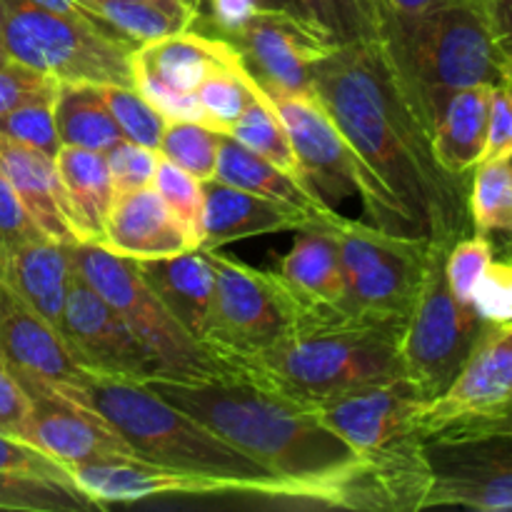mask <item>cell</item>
Masks as SVG:
<instances>
[{
	"label": "cell",
	"instance_id": "94428289",
	"mask_svg": "<svg viewBox=\"0 0 512 512\" xmlns=\"http://www.w3.org/2000/svg\"><path fill=\"white\" fill-rule=\"evenodd\" d=\"M0 358H3V355H0Z\"/></svg>",
	"mask_w": 512,
	"mask_h": 512
},
{
	"label": "cell",
	"instance_id": "ab89813d",
	"mask_svg": "<svg viewBox=\"0 0 512 512\" xmlns=\"http://www.w3.org/2000/svg\"><path fill=\"white\" fill-rule=\"evenodd\" d=\"M153 188L168 205L170 213L185 225L200 248V235H203V215H205V183L185 173L175 163L160 155L158 170H155Z\"/></svg>",
	"mask_w": 512,
	"mask_h": 512
},
{
	"label": "cell",
	"instance_id": "9c48e42d",
	"mask_svg": "<svg viewBox=\"0 0 512 512\" xmlns=\"http://www.w3.org/2000/svg\"><path fill=\"white\" fill-rule=\"evenodd\" d=\"M448 250V243L433 240L423 285L400 335L403 378L425 400L448 390L488 325L473 303H463L450 290L445 278Z\"/></svg>",
	"mask_w": 512,
	"mask_h": 512
},
{
	"label": "cell",
	"instance_id": "9f6ffc18",
	"mask_svg": "<svg viewBox=\"0 0 512 512\" xmlns=\"http://www.w3.org/2000/svg\"><path fill=\"white\" fill-rule=\"evenodd\" d=\"M260 5H263V8H268V10H285V13L305 15L298 0H260Z\"/></svg>",
	"mask_w": 512,
	"mask_h": 512
},
{
	"label": "cell",
	"instance_id": "6125c7cd",
	"mask_svg": "<svg viewBox=\"0 0 512 512\" xmlns=\"http://www.w3.org/2000/svg\"><path fill=\"white\" fill-rule=\"evenodd\" d=\"M0 55H3V53H0Z\"/></svg>",
	"mask_w": 512,
	"mask_h": 512
},
{
	"label": "cell",
	"instance_id": "681fc988",
	"mask_svg": "<svg viewBox=\"0 0 512 512\" xmlns=\"http://www.w3.org/2000/svg\"><path fill=\"white\" fill-rule=\"evenodd\" d=\"M50 83H55V78L0 55V118L33 95L43 93Z\"/></svg>",
	"mask_w": 512,
	"mask_h": 512
},
{
	"label": "cell",
	"instance_id": "8992f818",
	"mask_svg": "<svg viewBox=\"0 0 512 512\" xmlns=\"http://www.w3.org/2000/svg\"><path fill=\"white\" fill-rule=\"evenodd\" d=\"M93 18L0 0V53L60 83L133 85V50Z\"/></svg>",
	"mask_w": 512,
	"mask_h": 512
},
{
	"label": "cell",
	"instance_id": "8d00e7d4",
	"mask_svg": "<svg viewBox=\"0 0 512 512\" xmlns=\"http://www.w3.org/2000/svg\"><path fill=\"white\" fill-rule=\"evenodd\" d=\"M223 133L208 128L203 123L190 120H168L158 153L198 178L200 183H210L218 173V155Z\"/></svg>",
	"mask_w": 512,
	"mask_h": 512
},
{
	"label": "cell",
	"instance_id": "f5cc1de1",
	"mask_svg": "<svg viewBox=\"0 0 512 512\" xmlns=\"http://www.w3.org/2000/svg\"><path fill=\"white\" fill-rule=\"evenodd\" d=\"M495 45L512 65V0H478Z\"/></svg>",
	"mask_w": 512,
	"mask_h": 512
},
{
	"label": "cell",
	"instance_id": "f6af8a7d",
	"mask_svg": "<svg viewBox=\"0 0 512 512\" xmlns=\"http://www.w3.org/2000/svg\"><path fill=\"white\" fill-rule=\"evenodd\" d=\"M473 305L485 323H512V255L488 265L475 288Z\"/></svg>",
	"mask_w": 512,
	"mask_h": 512
},
{
	"label": "cell",
	"instance_id": "6f0895ef",
	"mask_svg": "<svg viewBox=\"0 0 512 512\" xmlns=\"http://www.w3.org/2000/svg\"><path fill=\"white\" fill-rule=\"evenodd\" d=\"M185 5H188L190 10H193V13H203V0H183Z\"/></svg>",
	"mask_w": 512,
	"mask_h": 512
},
{
	"label": "cell",
	"instance_id": "6da1fadb",
	"mask_svg": "<svg viewBox=\"0 0 512 512\" xmlns=\"http://www.w3.org/2000/svg\"><path fill=\"white\" fill-rule=\"evenodd\" d=\"M313 95L393 203L408 235L453 245L470 230V183L433 153L428 128L405 100L378 40L338 43L313 68Z\"/></svg>",
	"mask_w": 512,
	"mask_h": 512
},
{
	"label": "cell",
	"instance_id": "9a60e30c",
	"mask_svg": "<svg viewBox=\"0 0 512 512\" xmlns=\"http://www.w3.org/2000/svg\"><path fill=\"white\" fill-rule=\"evenodd\" d=\"M260 88L268 93H313V68L335 48V40L305 15L260 8L230 33Z\"/></svg>",
	"mask_w": 512,
	"mask_h": 512
},
{
	"label": "cell",
	"instance_id": "7c38bea8",
	"mask_svg": "<svg viewBox=\"0 0 512 512\" xmlns=\"http://www.w3.org/2000/svg\"><path fill=\"white\" fill-rule=\"evenodd\" d=\"M213 268V318L208 350L223 360L260 353L298 325L293 298L275 270L255 268L220 248L200 250Z\"/></svg>",
	"mask_w": 512,
	"mask_h": 512
},
{
	"label": "cell",
	"instance_id": "7bdbcfd3",
	"mask_svg": "<svg viewBox=\"0 0 512 512\" xmlns=\"http://www.w3.org/2000/svg\"><path fill=\"white\" fill-rule=\"evenodd\" d=\"M158 158V150H150L145 148V145L133 143V140H118V143L105 153L115 195L150 188L155 180V170H158Z\"/></svg>",
	"mask_w": 512,
	"mask_h": 512
},
{
	"label": "cell",
	"instance_id": "74e56055",
	"mask_svg": "<svg viewBox=\"0 0 512 512\" xmlns=\"http://www.w3.org/2000/svg\"><path fill=\"white\" fill-rule=\"evenodd\" d=\"M60 80L50 83L43 93L33 95L30 100L20 103L10 113L0 118V135L20 140L25 145L53 155L60 150L58 125H55V98H58Z\"/></svg>",
	"mask_w": 512,
	"mask_h": 512
},
{
	"label": "cell",
	"instance_id": "f1b7e54d",
	"mask_svg": "<svg viewBox=\"0 0 512 512\" xmlns=\"http://www.w3.org/2000/svg\"><path fill=\"white\" fill-rule=\"evenodd\" d=\"M55 165H58L60 180H63L65 193L75 210L80 238L83 243L100 245L105 220H108L115 200L105 153L75 148V145H60V150L55 153Z\"/></svg>",
	"mask_w": 512,
	"mask_h": 512
},
{
	"label": "cell",
	"instance_id": "11a10c76",
	"mask_svg": "<svg viewBox=\"0 0 512 512\" xmlns=\"http://www.w3.org/2000/svg\"><path fill=\"white\" fill-rule=\"evenodd\" d=\"M140 3L158 5V8L168 10V13H173V15H180V18H185L188 23H193V25L198 23V18H200V15L193 13V10H190L183 0H140Z\"/></svg>",
	"mask_w": 512,
	"mask_h": 512
},
{
	"label": "cell",
	"instance_id": "816d5d0a",
	"mask_svg": "<svg viewBox=\"0 0 512 512\" xmlns=\"http://www.w3.org/2000/svg\"><path fill=\"white\" fill-rule=\"evenodd\" d=\"M210 5V15H213L215 28L220 30V38H228L230 33L248 23L263 5L260 0H203V5Z\"/></svg>",
	"mask_w": 512,
	"mask_h": 512
},
{
	"label": "cell",
	"instance_id": "30bf717a",
	"mask_svg": "<svg viewBox=\"0 0 512 512\" xmlns=\"http://www.w3.org/2000/svg\"><path fill=\"white\" fill-rule=\"evenodd\" d=\"M415 433L430 440L512 435V323H488L460 373L425 400Z\"/></svg>",
	"mask_w": 512,
	"mask_h": 512
},
{
	"label": "cell",
	"instance_id": "8fae6325",
	"mask_svg": "<svg viewBox=\"0 0 512 512\" xmlns=\"http://www.w3.org/2000/svg\"><path fill=\"white\" fill-rule=\"evenodd\" d=\"M268 95L273 100L275 110H278L280 120H283L285 130H288L305 183L330 208L358 195L373 225L390 230V233L408 235L403 220L395 213L393 203L373 183L368 170L363 168L353 148L345 143L338 125L333 123V118H330L320 100L313 93Z\"/></svg>",
	"mask_w": 512,
	"mask_h": 512
},
{
	"label": "cell",
	"instance_id": "e0dca14e",
	"mask_svg": "<svg viewBox=\"0 0 512 512\" xmlns=\"http://www.w3.org/2000/svg\"><path fill=\"white\" fill-rule=\"evenodd\" d=\"M68 473L73 483L100 508L110 503H140V500L168 498V495H260V498L288 500V490L280 485L188 473L140 458L73 465Z\"/></svg>",
	"mask_w": 512,
	"mask_h": 512
},
{
	"label": "cell",
	"instance_id": "ffe728a7",
	"mask_svg": "<svg viewBox=\"0 0 512 512\" xmlns=\"http://www.w3.org/2000/svg\"><path fill=\"white\" fill-rule=\"evenodd\" d=\"M0 355L10 370L28 373L58 390H73L88 378L73 360L63 335L38 310L30 308L0 278Z\"/></svg>",
	"mask_w": 512,
	"mask_h": 512
},
{
	"label": "cell",
	"instance_id": "d6986e66",
	"mask_svg": "<svg viewBox=\"0 0 512 512\" xmlns=\"http://www.w3.org/2000/svg\"><path fill=\"white\" fill-rule=\"evenodd\" d=\"M425 398L405 378L365 385L310 405V413L343 438L358 455L373 453L403 435L415 433Z\"/></svg>",
	"mask_w": 512,
	"mask_h": 512
},
{
	"label": "cell",
	"instance_id": "7402d4cb",
	"mask_svg": "<svg viewBox=\"0 0 512 512\" xmlns=\"http://www.w3.org/2000/svg\"><path fill=\"white\" fill-rule=\"evenodd\" d=\"M340 213L320 215L303 208H290L278 200L248 193L235 185L210 180L205 183V215L200 250L223 248L238 240L260 238V235L283 233V230H305L313 225L335 223Z\"/></svg>",
	"mask_w": 512,
	"mask_h": 512
},
{
	"label": "cell",
	"instance_id": "c3c4849f",
	"mask_svg": "<svg viewBox=\"0 0 512 512\" xmlns=\"http://www.w3.org/2000/svg\"><path fill=\"white\" fill-rule=\"evenodd\" d=\"M30 420H33V405L28 393L8 363L0 358V430L28 443Z\"/></svg>",
	"mask_w": 512,
	"mask_h": 512
},
{
	"label": "cell",
	"instance_id": "3957f363",
	"mask_svg": "<svg viewBox=\"0 0 512 512\" xmlns=\"http://www.w3.org/2000/svg\"><path fill=\"white\" fill-rule=\"evenodd\" d=\"M405 320L385 323H310L260 353L223 360L225 370L273 390L293 403H320L365 385L403 378L400 335Z\"/></svg>",
	"mask_w": 512,
	"mask_h": 512
},
{
	"label": "cell",
	"instance_id": "7a4b0ae2",
	"mask_svg": "<svg viewBox=\"0 0 512 512\" xmlns=\"http://www.w3.org/2000/svg\"><path fill=\"white\" fill-rule=\"evenodd\" d=\"M153 393L213 430L250 460L298 490V500L323 505L328 485L358 458L310 410L240 375L145 380Z\"/></svg>",
	"mask_w": 512,
	"mask_h": 512
},
{
	"label": "cell",
	"instance_id": "836d02e7",
	"mask_svg": "<svg viewBox=\"0 0 512 512\" xmlns=\"http://www.w3.org/2000/svg\"><path fill=\"white\" fill-rule=\"evenodd\" d=\"M78 3L103 28L133 45H143L148 40L193 28V23L180 15L168 13L158 5L140 3V0H78Z\"/></svg>",
	"mask_w": 512,
	"mask_h": 512
},
{
	"label": "cell",
	"instance_id": "680465c9",
	"mask_svg": "<svg viewBox=\"0 0 512 512\" xmlns=\"http://www.w3.org/2000/svg\"><path fill=\"white\" fill-rule=\"evenodd\" d=\"M505 250H508V255H512V245H508V248H505Z\"/></svg>",
	"mask_w": 512,
	"mask_h": 512
},
{
	"label": "cell",
	"instance_id": "e575fe53",
	"mask_svg": "<svg viewBox=\"0 0 512 512\" xmlns=\"http://www.w3.org/2000/svg\"><path fill=\"white\" fill-rule=\"evenodd\" d=\"M255 88H258V80L250 73L243 58L213 70L195 93L200 108H203L205 125L218 130V133L230 135L233 125L238 123L243 110L248 108L250 98L255 95Z\"/></svg>",
	"mask_w": 512,
	"mask_h": 512
},
{
	"label": "cell",
	"instance_id": "bcb514c9",
	"mask_svg": "<svg viewBox=\"0 0 512 512\" xmlns=\"http://www.w3.org/2000/svg\"><path fill=\"white\" fill-rule=\"evenodd\" d=\"M38 238H45V235L40 233L35 220L30 218L25 205L20 203L13 185L8 183V178L0 170V270H3V263L8 260L10 253Z\"/></svg>",
	"mask_w": 512,
	"mask_h": 512
},
{
	"label": "cell",
	"instance_id": "1f68e13d",
	"mask_svg": "<svg viewBox=\"0 0 512 512\" xmlns=\"http://www.w3.org/2000/svg\"><path fill=\"white\" fill-rule=\"evenodd\" d=\"M470 228L480 235H500L512 245V165L510 160H483L468 188Z\"/></svg>",
	"mask_w": 512,
	"mask_h": 512
},
{
	"label": "cell",
	"instance_id": "cb8c5ba5",
	"mask_svg": "<svg viewBox=\"0 0 512 512\" xmlns=\"http://www.w3.org/2000/svg\"><path fill=\"white\" fill-rule=\"evenodd\" d=\"M100 245L130 260L173 258L200 250L153 185L115 195Z\"/></svg>",
	"mask_w": 512,
	"mask_h": 512
},
{
	"label": "cell",
	"instance_id": "277c9868",
	"mask_svg": "<svg viewBox=\"0 0 512 512\" xmlns=\"http://www.w3.org/2000/svg\"><path fill=\"white\" fill-rule=\"evenodd\" d=\"M375 40L420 123L433 133L445 103L475 85H498L508 60L478 3L375 23Z\"/></svg>",
	"mask_w": 512,
	"mask_h": 512
},
{
	"label": "cell",
	"instance_id": "ac0fdd59",
	"mask_svg": "<svg viewBox=\"0 0 512 512\" xmlns=\"http://www.w3.org/2000/svg\"><path fill=\"white\" fill-rule=\"evenodd\" d=\"M13 375L20 380L33 405L28 443L53 455L60 465L73 468L98 460L135 458L130 445L98 413L65 398L60 390L33 375L18 370H13Z\"/></svg>",
	"mask_w": 512,
	"mask_h": 512
},
{
	"label": "cell",
	"instance_id": "5bb4252c",
	"mask_svg": "<svg viewBox=\"0 0 512 512\" xmlns=\"http://www.w3.org/2000/svg\"><path fill=\"white\" fill-rule=\"evenodd\" d=\"M433 470L425 440L408 433L373 453H363L328 485L323 505L365 512L425 510Z\"/></svg>",
	"mask_w": 512,
	"mask_h": 512
},
{
	"label": "cell",
	"instance_id": "2e32d148",
	"mask_svg": "<svg viewBox=\"0 0 512 512\" xmlns=\"http://www.w3.org/2000/svg\"><path fill=\"white\" fill-rule=\"evenodd\" d=\"M425 450L433 470L425 510H512V435L430 440Z\"/></svg>",
	"mask_w": 512,
	"mask_h": 512
},
{
	"label": "cell",
	"instance_id": "f546056e",
	"mask_svg": "<svg viewBox=\"0 0 512 512\" xmlns=\"http://www.w3.org/2000/svg\"><path fill=\"white\" fill-rule=\"evenodd\" d=\"M215 180L243 188L248 193L263 195V198L278 200V203L290 205V208H303L320 215L335 213V208H330L308 183L285 173L278 165L268 163V160L255 155L253 150L240 145L230 135H223V143H220Z\"/></svg>",
	"mask_w": 512,
	"mask_h": 512
},
{
	"label": "cell",
	"instance_id": "60d3db41",
	"mask_svg": "<svg viewBox=\"0 0 512 512\" xmlns=\"http://www.w3.org/2000/svg\"><path fill=\"white\" fill-rule=\"evenodd\" d=\"M495 260V243L488 235H463L450 245L445 255V278L455 298L473 303L475 288L485 275L488 265Z\"/></svg>",
	"mask_w": 512,
	"mask_h": 512
},
{
	"label": "cell",
	"instance_id": "44dd1931",
	"mask_svg": "<svg viewBox=\"0 0 512 512\" xmlns=\"http://www.w3.org/2000/svg\"><path fill=\"white\" fill-rule=\"evenodd\" d=\"M330 225H313L300 233L293 248L278 260V278L293 298L298 325L348 320L340 313L345 280L338 240Z\"/></svg>",
	"mask_w": 512,
	"mask_h": 512
},
{
	"label": "cell",
	"instance_id": "52a82bcc",
	"mask_svg": "<svg viewBox=\"0 0 512 512\" xmlns=\"http://www.w3.org/2000/svg\"><path fill=\"white\" fill-rule=\"evenodd\" d=\"M343 265V318L355 323L408 320L423 285L433 240L390 233L340 215L333 225Z\"/></svg>",
	"mask_w": 512,
	"mask_h": 512
},
{
	"label": "cell",
	"instance_id": "603a6c76",
	"mask_svg": "<svg viewBox=\"0 0 512 512\" xmlns=\"http://www.w3.org/2000/svg\"><path fill=\"white\" fill-rule=\"evenodd\" d=\"M0 170L45 238L63 245L83 243L53 155L0 135Z\"/></svg>",
	"mask_w": 512,
	"mask_h": 512
},
{
	"label": "cell",
	"instance_id": "db71d44e",
	"mask_svg": "<svg viewBox=\"0 0 512 512\" xmlns=\"http://www.w3.org/2000/svg\"><path fill=\"white\" fill-rule=\"evenodd\" d=\"M35 5H43V8L55 10V13H65V15H78V18H90L88 10L78 3V0H30Z\"/></svg>",
	"mask_w": 512,
	"mask_h": 512
},
{
	"label": "cell",
	"instance_id": "d590c367",
	"mask_svg": "<svg viewBox=\"0 0 512 512\" xmlns=\"http://www.w3.org/2000/svg\"><path fill=\"white\" fill-rule=\"evenodd\" d=\"M0 510L80 512L103 508L73 483L28 475H0Z\"/></svg>",
	"mask_w": 512,
	"mask_h": 512
},
{
	"label": "cell",
	"instance_id": "4fadbf2b",
	"mask_svg": "<svg viewBox=\"0 0 512 512\" xmlns=\"http://www.w3.org/2000/svg\"><path fill=\"white\" fill-rule=\"evenodd\" d=\"M58 330L75 363L95 378L145 383L160 375L158 363L118 313L75 273L65 295Z\"/></svg>",
	"mask_w": 512,
	"mask_h": 512
},
{
	"label": "cell",
	"instance_id": "7dc6e473",
	"mask_svg": "<svg viewBox=\"0 0 512 512\" xmlns=\"http://www.w3.org/2000/svg\"><path fill=\"white\" fill-rule=\"evenodd\" d=\"M512 158V65L508 63L505 78L493 85L490 93V120L488 145L483 160H510Z\"/></svg>",
	"mask_w": 512,
	"mask_h": 512
},
{
	"label": "cell",
	"instance_id": "f907efd6",
	"mask_svg": "<svg viewBox=\"0 0 512 512\" xmlns=\"http://www.w3.org/2000/svg\"><path fill=\"white\" fill-rule=\"evenodd\" d=\"M465 3H478V0H363V8L368 13L370 25H373L375 38V23H380L385 18H410V15H423L430 13V10Z\"/></svg>",
	"mask_w": 512,
	"mask_h": 512
},
{
	"label": "cell",
	"instance_id": "f35d334b",
	"mask_svg": "<svg viewBox=\"0 0 512 512\" xmlns=\"http://www.w3.org/2000/svg\"><path fill=\"white\" fill-rule=\"evenodd\" d=\"M100 95H103L105 105H108L110 115L118 123L120 133L125 140H133V143L145 145L150 150L160 148V140H163L165 123L168 120L133 88V85H98Z\"/></svg>",
	"mask_w": 512,
	"mask_h": 512
},
{
	"label": "cell",
	"instance_id": "d6a6232c",
	"mask_svg": "<svg viewBox=\"0 0 512 512\" xmlns=\"http://www.w3.org/2000/svg\"><path fill=\"white\" fill-rule=\"evenodd\" d=\"M230 138H235L240 145L253 150L255 155L265 158L268 163L278 165L285 173L303 180L298 155H295L293 143H290L288 130H285L273 100H270V95L260 88V83L258 88H255V95L250 98L248 108L243 110L238 123L230 130Z\"/></svg>",
	"mask_w": 512,
	"mask_h": 512
},
{
	"label": "cell",
	"instance_id": "91938a15",
	"mask_svg": "<svg viewBox=\"0 0 512 512\" xmlns=\"http://www.w3.org/2000/svg\"><path fill=\"white\" fill-rule=\"evenodd\" d=\"M510 165H512V158H510Z\"/></svg>",
	"mask_w": 512,
	"mask_h": 512
},
{
	"label": "cell",
	"instance_id": "d4e9b609",
	"mask_svg": "<svg viewBox=\"0 0 512 512\" xmlns=\"http://www.w3.org/2000/svg\"><path fill=\"white\" fill-rule=\"evenodd\" d=\"M243 55L230 40L188 28L138 45L133 50V85L150 83L175 95H195L213 70Z\"/></svg>",
	"mask_w": 512,
	"mask_h": 512
},
{
	"label": "cell",
	"instance_id": "4316f807",
	"mask_svg": "<svg viewBox=\"0 0 512 512\" xmlns=\"http://www.w3.org/2000/svg\"><path fill=\"white\" fill-rule=\"evenodd\" d=\"M490 85H475L455 93L445 103L430 140L438 163L453 178L470 183L473 170L483 163L488 145Z\"/></svg>",
	"mask_w": 512,
	"mask_h": 512
},
{
	"label": "cell",
	"instance_id": "b9f144b4",
	"mask_svg": "<svg viewBox=\"0 0 512 512\" xmlns=\"http://www.w3.org/2000/svg\"><path fill=\"white\" fill-rule=\"evenodd\" d=\"M305 18L323 28L335 43L373 40V25L363 0H298Z\"/></svg>",
	"mask_w": 512,
	"mask_h": 512
},
{
	"label": "cell",
	"instance_id": "484cf974",
	"mask_svg": "<svg viewBox=\"0 0 512 512\" xmlns=\"http://www.w3.org/2000/svg\"><path fill=\"white\" fill-rule=\"evenodd\" d=\"M160 303L180 323V328L208 348L213 318V268L200 250L173 258L133 260Z\"/></svg>",
	"mask_w": 512,
	"mask_h": 512
},
{
	"label": "cell",
	"instance_id": "ee69618b",
	"mask_svg": "<svg viewBox=\"0 0 512 512\" xmlns=\"http://www.w3.org/2000/svg\"><path fill=\"white\" fill-rule=\"evenodd\" d=\"M0 475H28V478H48L73 483L68 468L60 465L53 455L38 445L25 443L15 435L0 430ZM75 485V483H73Z\"/></svg>",
	"mask_w": 512,
	"mask_h": 512
},
{
	"label": "cell",
	"instance_id": "5b68a950",
	"mask_svg": "<svg viewBox=\"0 0 512 512\" xmlns=\"http://www.w3.org/2000/svg\"><path fill=\"white\" fill-rule=\"evenodd\" d=\"M60 393L113 425L115 433L130 445L135 458L165 468L188 470V473L280 485L288 490V500H298V490L293 485L273 478L255 460L160 398L148 385L88 375L78 388L60 390Z\"/></svg>",
	"mask_w": 512,
	"mask_h": 512
},
{
	"label": "cell",
	"instance_id": "4dcf8cb0",
	"mask_svg": "<svg viewBox=\"0 0 512 512\" xmlns=\"http://www.w3.org/2000/svg\"><path fill=\"white\" fill-rule=\"evenodd\" d=\"M55 125L60 145L108 153L123 140L95 83H60L55 98Z\"/></svg>",
	"mask_w": 512,
	"mask_h": 512
},
{
	"label": "cell",
	"instance_id": "ba28073f",
	"mask_svg": "<svg viewBox=\"0 0 512 512\" xmlns=\"http://www.w3.org/2000/svg\"><path fill=\"white\" fill-rule=\"evenodd\" d=\"M70 258L75 273L123 318L135 338L153 355L160 375L170 378L228 375L225 365L203 343L190 338L178 320L165 310L133 260L110 253L108 248L95 243L70 245Z\"/></svg>",
	"mask_w": 512,
	"mask_h": 512
},
{
	"label": "cell",
	"instance_id": "83f0119b",
	"mask_svg": "<svg viewBox=\"0 0 512 512\" xmlns=\"http://www.w3.org/2000/svg\"><path fill=\"white\" fill-rule=\"evenodd\" d=\"M0 278L30 308L38 310L45 320H50L58 328L70 278H73L70 245L55 243L50 238L30 240L8 255L3 270H0Z\"/></svg>",
	"mask_w": 512,
	"mask_h": 512
}]
</instances>
